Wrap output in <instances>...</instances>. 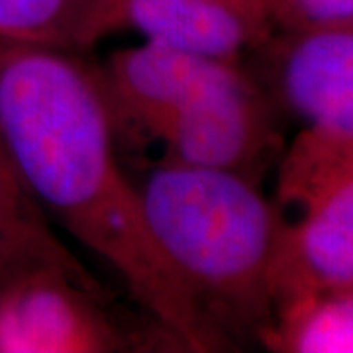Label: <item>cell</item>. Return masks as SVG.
I'll list each match as a JSON object with an SVG mask.
<instances>
[{"instance_id": "cell-1", "label": "cell", "mask_w": 353, "mask_h": 353, "mask_svg": "<svg viewBox=\"0 0 353 353\" xmlns=\"http://www.w3.org/2000/svg\"><path fill=\"white\" fill-rule=\"evenodd\" d=\"M0 138L51 224L114 269L176 350L222 352L148 228L97 67L0 39Z\"/></svg>"}, {"instance_id": "cell-2", "label": "cell", "mask_w": 353, "mask_h": 353, "mask_svg": "<svg viewBox=\"0 0 353 353\" xmlns=\"http://www.w3.org/2000/svg\"><path fill=\"white\" fill-rule=\"evenodd\" d=\"M136 189L153 240L222 352L259 343L275 320L283 208L240 173L175 161H157Z\"/></svg>"}, {"instance_id": "cell-3", "label": "cell", "mask_w": 353, "mask_h": 353, "mask_svg": "<svg viewBox=\"0 0 353 353\" xmlns=\"http://www.w3.org/2000/svg\"><path fill=\"white\" fill-rule=\"evenodd\" d=\"M283 118L261 83L241 65L173 114L152 141L163 150L161 161L226 169L259 183L285 150Z\"/></svg>"}, {"instance_id": "cell-4", "label": "cell", "mask_w": 353, "mask_h": 353, "mask_svg": "<svg viewBox=\"0 0 353 353\" xmlns=\"http://www.w3.org/2000/svg\"><path fill=\"white\" fill-rule=\"evenodd\" d=\"M243 65L283 116L353 143V20L281 28Z\"/></svg>"}, {"instance_id": "cell-5", "label": "cell", "mask_w": 353, "mask_h": 353, "mask_svg": "<svg viewBox=\"0 0 353 353\" xmlns=\"http://www.w3.org/2000/svg\"><path fill=\"white\" fill-rule=\"evenodd\" d=\"M108 303L61 271L24 273L0 287V353L132 352Z\"/></svg>"}, {"instance_id": "cell-6", "label": "cell", "mask_w": 353, "mask_h": 353, "mask_svg": "<svg viewBox=\"0 0 353 353\" xmlns=\"http://www.w3.org/2000/svg\"><path fill=\"white\" fill-rule=\"evenodd\" d=\"M240 65L145 39L141 46L116 51L99 69L116 136L152 141L173 114L224 83Z\"/></svg>"}, {"instance_id": "cell-7", "label": "cell", "mask_w": 353, "mask_h": 353, "mask_svg": "<svg viewBox=\"0 0 353 353\" xmlns=\"http://www.w3.org/2000/svg\"><path fill=\"white\" fill-rule=\"evenodd\" d=\"M275 310L306 294L353 289V163L285 218L271 271Z\"/></svg>"}, {"instance_id": "cell-8", "label": "cell", "mask_w": 353, "mask_h": 353, "mask_svg": "<svg viewBox=\"0 0 353 353\" xmlns=\"http://www.w3.org/2000/svg\"><path fill=\"white\" fill-rule=\"evenodd\" d=\"M124 28L145 41L243 63L281 28L279 0H124Z\"/></svg>"}, {"instance_id": "cell-9", "label": "cell", "mask_w": 353, "mask_h": 353, "mask_svg": "<svg viewBox=\"0 0 353 353\" xmlns=\"http://www.w3.org/2000/svg\"><path fill=\"white\" fill-rule=\"evenodd\" d=\"M39 269L61 271L88 289L108 294L57 236L0 138V287Z\"/></svg>"}, {"instance_id": "cell-10", "label": "cell", "mask_w": 353, "mask_h": 353, "mask_svg": "<svg viewBox=\"0 0 353 353\" xmlns=\"http://www.w3.org/2000/svg\"><path fill=\"white\" fill-rule=\"evenodd\" d=\"M124 30V0H0V39L81 53Z\"/></svg>"}, {"instance_id": "cell-11", "label": "cell", "mask_w": 353, "mask_h": 353, "mask_svg": "<svg viewBox=\"0 0 353 353\" xmlns=\"http://www.w3.org/2000/svg\"><path fill=\"white\" fill-rule=\"evenodd\" d=\"M259 345L277 353H353V289L314 292L279 306Z\"/></svg>"}, {"instance_id": "cell-12", "label": "cell", "mask_w": 353, "mask_h": 353, "mask_svg": "<svg viewBox=\"0 0 353 353\" xmlns=\"http://www.w3.org/2000/svg\"><path fill=\"white\" fill-rule=\"evenodd\" d=\"M345 20H353V0H279L281 28H310Z\"/></svg>"}]
</instances>
